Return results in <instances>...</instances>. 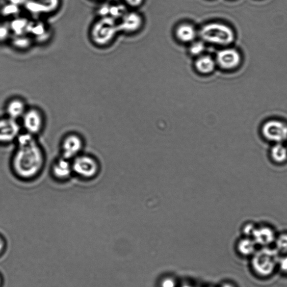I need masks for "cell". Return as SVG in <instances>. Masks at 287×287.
<instances>
[{
	"label": "cell",
	"instance_id": "obj_1",
	"mask_svg": "<svg viewBox=\"0 0 287 287\" xmlns=\"http://www.w3.org/2000/svg\"><path fill=\"white\" fill-rule=\"evenodd\" d=\"M33 135L28 132L19 135L18 149L13 159L16 174L26 179L36 176L41 172L45 162L42 149Z\"/></svg>",
	"mask_w": 287,
	"mask_h": 287
},
{
	"label": "cell",
	"instance_id": "obj_2",
	"mask_svg": "<svg viewBox=\"0 0 287 287\" xmlns=\"http://www.w3.org/2000/svg\"><path fill=\"white\" fill-rule=\"evenodd\" d=\"M280 256V254L273 246L258 247L250 258L251 270L259 277H271L277 270Z\"/></svg>",
	"mask_w": 287,
	"mask_h": 287
},
{
	"label": "cell",
	"instance_id": "obj_3",
	"mask_svg": "<svg viewBox=\"0 0 287 287\" xmlns=\"http://www.w3.org/2000/svg\"><path fill=\"white\" fill-rule=\"evenodd\" d=\"M119 31L114 19L104 17L96 21L90 30V37L93 44L104 46L112 41Z\"/></svg>",
	"mask_w": 287,
	"mask_h": 287
},
{
	"label": "cell",
	"instance_id": "obj_4",
	"mask_svg": "<svg viewBox=\"0 0 287 287\" xmlns=\"http://www.w3.org/2000/svg\"><path fill=\"white\" fill-rule=\"evenodd\" d=\"M200 34L203 41L218 45H230L235 38L234 31L230 26L218 23L207 24Z\"/></svg>",
	"mask_w": 287,
	"mask_h": 287
},
{
	"label": "cell",
	"instance_id": "obj_5",
	"mask_svg": "<svg viewBox=\"0 0 287 287\" xmlns=\"http://www.w3.org/2000/svg\"><path fill=\"white\" fill-rule=\"evenodd\" d=\"M261 132L264 138L276 143L287 140V124L277 120H271L263 124Z\"/></svg>",
	"mask_w": 287,
	"mask_h": 287
},
{
	"label": "cell",
	"instance_id": "obj_6",
	"mask_svg": "<svg viewBox=\"0 0 287 287\" xmlns=\"http://www.w3.org/2000/svg\"><path fill=\"white\" fill-rule=\"evenodd\" d=\"M73 171L81 178L90 179L99 171V165L94 158L88 156L78 155L72 163Z\"/></svg>",
	"mask_w": 287,
	"mask_h": 287
},
{
	"label": "cell",
	"instance_id": "obj_7",
	"mask_svg": "<svg viewBox=\"0 0 287 287\" xmlns=\"http://www.w3.org/2000/svg\"><path fill=\"white\" fill-rule=\"evenodd\" d=\"M22 119L23 127L27 132L34 135L41 130L43 125V118L40 110L36 108H27Z\"/></svg>",
	"mask_w": 287,
	"mask_h": 287
},
{
	"label": "cell",
	"instance_id": "obj_8",
	"mask_svg": "<svg viewBox=\"0 0 287 287\" xmlns=\"http://www.w3.org/2000/svg\"><path fill=\"white\" fill-rule=\"evenodd\" d=\"M277 234L268 225H257L252 238L258 247L273 246Z\"/></svg>",
	"mask_w": 287,
	"mask_h": 287
},
{
	"label": "cell",
	"instance_id": "obj_9",
	"mask_svg": "<svg viewBox=\"0 0 287 287\" xmlns=\"http://www.w3.org/2000/svg\"><path fill=\"white\" fill-rule=\"evenodd\" d=\"M20 127L17 120L10 119L0 120V142L9 143L18 138Z\"/></svg>",
	"mask_w": 287,
	"mask_h": 287
},
{
	"label": "cell",
	"instance_id": "obj_10",
	"mask_svg": "<svg viewBox=\"0 0 287 287\" xmlns=\"http://www.w3.org/2000/svg\"><path fill=\"white\" fill-rule=\"evenodd\" d=\"M217 62L219 66L223 69H234L241 62L240 54L234 49H224L218 52Z\"/></svg>",
	"mask_w": 287,
	"mask_h": 287
},
{
	"label": "cell",
	"instance_id": "obj_11",
	"mask_svg": "<svg viewBox=\"0 0 287 287\" xmlns=\"http://www.w3.org/2000/svg\"><path fill=\"white\" fill-rule=\"evenodd\" d=\"M83 147V143L80 137L76 135L67 136L62 144L63 156L68 159L76 158L79 155Z\"/></svg>",
	"mask_w": 287,
	"mask_h": 287
},
{
	"label": "cell",
	"instance_id": "obj_12",
	"mask_svg": "<svg viewBox=\"0 0 287 287\" xmlns=\"http://www.w3.org/2000/svg\"><path fill=\"white\" fill-rule=\"evenodd\" d=\"M27 108L25 100L21 98L15 97L8 102L6 112L10 119L17 120L22 119Z\"/></svg>",
	"mask_w": 287,
	"mask_h": 287
},
{
	"label": "cell",
	"instance_id": "obj_13",
	"mask_svg": "<svg viewBox=\"0 0 287 287\" xmlns=\"http://www.w3.org/2000/svg\"><path fill=\"white\" fill-rule=\"evenodd\" d=\"M143 20L140 15L135 13L125 15L123 21L118 26L119 30L125 32H134L142 26Z\"/></svg>",
	"mask_w": 287,
	"mask_h": 287
},
{
	"label": "cell",
	"instance_id": "obj_14",
	"mask_svg": "<svg viewBox=\"0 0 287 287\" xmlns=\"http://www.w3.org/2000/svg\"><path fill=\"white\" fill-rule=\"evenodd\" d=\"M258 249L256 243L251 237L242 236L237 242V253L242 257L250 258Z\"/></svg>",
	"mask_w": 287,
	"mask_h": 287
},
{
	"label": "cell",
	"instance_id": "obj_15",
	"mask_svg": "<svg viewBox=\"0 0 287 287\" xmlns=\"http://www.w3.org/2000/svg\"><path fill=\"white\" fill-rule=\"evenodd\" d=\"M73 171L72 163L70 160L64 158L57 161L53 167V173L56 178L60 179L68 178Z\"/></svg>",
	"mask_w": 287,
	"mask_h": 287
},
{
	"label": "cell",
	"instance_id": "obj_16",
	"mask_svg": "<svg viewBox=\"0 0 287 287\" xmlns=\"http://www.w3.org/2000/svg\"><path fill=\"white\" fill-rule=\"evenodd\" d=\"M176 37L183 43H189L194 41L196 36L195 27L189 24H183L176 30Z\"/></svg>",
	"mask_w": 287,
	"mask_h": 287
},
{
	"label": "cell",
	"instance_id": "obj_17",
	"mask_svg": "<svg viewBox=\"0 0 287 287\" xmlns=\"http://www.w3.org/2000/svg\"><path fill=\"white\" fill-rule=\"evenodd\" d=\"M195 66L196 70L203 74H209L213 72L215 67V62L210 56H200L195 61Z\"/></svg>",
	"mask_w": 287,
	"mask_h": 287
},
{
	"label": "cell",
	"instance_id": "obj_18",
	"mask_svg": "<svg viewBox=\"0 0 287 287\" xmlns=\"http://www.w3.org/2000/svg\"><path fill=\"white\" fill-rule=\"evenodd\" d=\"M270 156L274 162H285L287 160V147L282 143L274 144L270 149Z\"/></svg>",
	"mask_w": 287,
	"mask_h": 287
},
{
	"label": "cell",
	"instance_id": "obj_19",
	"mask_svg": "<svg viewBox=\"0 0 287 287\" xmlns=\"http://www.w3.org/2000/svg\"><path fill=\"white\" fill-rule=\"evenodd\" d=\"M14 35V37L10 39L12 44L16 49L26 50L28 49L32 44L33 39L27 34Z\"/></svg>",
	"mask_w": 287,
	"mask_h": 287
},
{
	"label": "cell",
	"instance_id": "obj_20",
	"mask_svg": "<svg viewBox=\"0 0 287 287\" xmlns=\"http://www.w3.org/2000/svg\"><path fill=\"white\" fill-rule=\"evenodd\" d=\"M273 247L280 255L287 254V232L277 234Z\"/></svg>",
	"mask_w": 287,
	"mask_h": 287
},
{
	"label": "cell",
	"instance_id": "obj_21",
	"mask_svg": "<svg viewBox=\"0 0 287 287\" xmlns=\"http://www.w3.org/2000/svg\"><path fill=\"white\" fill-rule=\"evenodd\" d=\"M12 32L10 25L5 23H0V43L6 42L11 39Z\"/></svg>",
	"mask_w": 287,
	"mask_h": 287
},
{
	"label": "cell",
	"instance_id": "obj_22",
	"mask_svg": "<svg viewBox=\"0 0 287 287\" xmlns=\"http://www.w3.org/2000/svg\"><path fill=\"white\" fill-rule=\"evenodd\" d=\"M257 225L254 223L247 222L244 224L241 228L242 236L252 237Z\"/></svg>",
	"mask_w": 287,
	"mask_h": 287
},
{
	"label": "cell",
	"instance_id": "obj_23",
	"mask_svg": "<svg viewBox=\"0 0 287 287\" xmlns=\"http://www.w3.org/2000/svg\"><path fill=\"white\" fill-rule=\"evenodd\" d=\"M206 46L202 42H196L190 47V52L194 56H199L205 50Z\"/></svg>",
	"mask_w": 287,
	"mask_h": 287
},
{
	"label": "cell",
	"instance_id": "obj_24",
	"mask_svg": "<svg viewBox=\"0 0 287 287\" xmlns=\"http://www.w3.org/2000/svg\"><path fill=\"white\" fill-rule=\"evenodd\" d=\"M277 270L280 271L282 274L287 275V254L280 255Z\"/></svg>",
	"mask_w": 287,
	"mask_h": 287
},
{
	"label": "cell",
	"instance_id": "obj_25",
	"mask_svg": "<svg viewBox=\"0 0 287 287\" xmlns=\"http://www.w3.org/2000/svg\"><path fill=\"white\" fill-rule=\"evenodd\" d=\"M130 5L138 6L143 2V0H125Z\"/></svg>",
	"mask_w": 287,
	"mask_h": 287
},
{
	"label": "cell",
	"instance_id": "obj_26",
	"mask_svg": "<svg viewBox=\"0 0 287 287\" xmlns=\"http://www.w3.org/2000/svg\"><path fill=\"white\" fill-rule=\"evenodd\" d=\"M3 247V242L2 239L0 238V253L1 252Z\"/></svg>",
	"mask_w": 287,
	"mask_h": 287
},
{
	"label": "cell",
	"instance_id": "obj_27",
	"mask_svg": "<svg viewBox=\"0 0 287 287\" xmlns=\"http://www.w3.org/2000/svg\"><path fill=\"white\" fill-rule=\"evenodd\" d=\"M223 287H237L236 286H235V285L233 284H227L225 285H224V286Z\"/></svg>",
	"mask_w": 287,
	"mask_h": 287
},
{
	"label": "cell",
	"instance_id": "obj_28",
	"mask_svg": "<svg viewBox=\"0 0 287 287\" xmlns=\"http://www.w3.org/2000/svg\"><path fill=\"white\" fill-rule=\"evenodd\" d=\"M0 285H1V279H0Z\"/></svg>",
	"mask_w": 287,
	"mask_h": 287
},
{
	"label": "cell",
	"instance_id": "obj_29",
	"mask_svg": "<svg viewBox=\"0 0 287 287\" xmlns=\"http://www.w3.org/2000/svg\"></svg>",
	"mask_w": 287,
	"mask_h": 287
}]
</instances>
